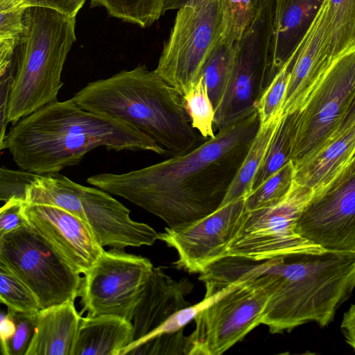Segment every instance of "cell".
I'll return each instance as SVG.
<instances>
[{
  "mask_svg": "<svg viewBox=\"0 0 355 355\" xmlns=\"http://www.w3.org/2000/svg\"><path fill=\"white\" fill-rule=\"evenodd\" d=\"M98 147L168 156L139 130L85 110L71 98L49 103L12 123L0 145L1 150H8L20 169L37 175L59 173L77 165L87 153Z\"/></svg>",
  "mask_w": 355,
  "mask_h": 355,
  "instance_id": "7a4b0ae2",
  "label": "cell"
},
{
  "mask_svg": "<svg viewBox=\"0 0 355 355\" xmlns=\"http://www.w3.org/2000/svg\"><path fill=\"white\" fill-rule=\"evenodd\" d=\"M26 1V0H0V1L7 2V3H10L15 4V5H22V6H24Z\"/></svg>",
  "mask_w": 355,
  "mask_h": 355,
  "instance_id": "ee69618b",
  "label": "cell"
},
{
  "mask_svg": "<svg viewBox=\"0 0 355 355\" xmlns=\"http://www.w3.org/2000/svg\"><path fill=\"white\" fill-rule=\"evenodd\" d=\"M245 281V280H244ZM244 281H238L227 287L220 291L217 293L209 296H205L204 299L194 305H190L176 312L171 316L164 324L152 331L146 337L134 343L144 341L155 336L162 334L176 332L184 327L196 318V316L205 309L212 304L217 300L234 289Z\"/></svg>",
  "mask_w": 355,
  "mask_h": 355,
  "instance_id": "e575fe53",
  "label": "cell"
},
{
  "mask_svg": "<svg viewBox=\"0 0 355 355\" xmlns=\"http://www.w3.org/2000/svg\"><path fill=\"white\" fill-rule=\"evenodd\" d=\"M23 215L77 272L85 274L104 251L89 225L57 206L24 203Z\"/></svg>",
  "mask_w": 355,
  "mask_h": 355,
  "instance_id": "9a60e30c",
  "label": "cell"
},
{
  "mask_svg": "<svg viewBox=\"0 0 355 355\" xmlns=\"http://www.w3.org/2000/svg\"><path fill=\"white\" fill-rule=\"evenodd\" d=\"M275 259L263 272L248 279L202 311L187 336V355L222 354L261 324L263 309L272 291Z\"/></svg>",
  "mask_w": 355,
  "mask_h": 355,
  "instance_id": "8992f818",
  "label": "cell"
},
{
  "mask_svg": "<svg viewBox=\"0 0 355 355\" xmlns=\"http://www.w3.org/2000/svg\"><path fill=\"white\" fill-rule=\"evenodd\" d=\"M297 112V110L282 116L263 162L254 177L252 192L291 161Z\"/></svg>",
  "mask_w": 355,
  "mask_h": 355,
  "instance_id": "cb8c5ba5",
  "label": "cell"
},
{
  "mask_svg": "<svg viewBox=\"0 0 355 355\" xmlns=\"http://www.w3.org/2000/svg\"><path fill=\"white\" fill-rule=\"evenodd\" d=\"M0 300L8 310L37 313L41 309L34 293L2 263H0Z\"/></svg>",
  "mask_w": 355,
  "mask_h": 355,
  "instance_id": "1f68e13d",
  "label": "cell"
},
{
  "mask_svg": "<svg viewBox=\"0 0 355 355\" xmlns=\"http://www.w3.org/2000/svg\"><path fill=\"white\" fill-rule=\"evenodd\" d=\"M153 267L146 257L116 248L104 250L82 278L80 315H114L132 322Z\"/></svg>",
  "mask_w": 355,
  "mask_h": 355,
  "instance_id": "7c38bea8",
  "label": "cell"
},
{
  "mask_svg": "<svg viewBox=\"0 0 355 355\" xmlns=\"http://www.w3.org/2000/svg\"><path fill=\"white\" fill-rule=\"evenodd\" d=\"M36 174L24 170L15 171L6 167L0 169V199L6 201L12 197L25 200L27 184Z\"/></svg>",
  "mask_w": 355,
  "mask_h": 355,
  "instance_id": "8d00e7d4",
  "label": "cell"
},
{
  "mask_svg": "<svg viewBox=\"0 0 355 355\" xmlns=\"http://www.w3.org/2000/svg\"><path fill=\"white\" fill-rule=\"evenodd\" d=\"M0 263L34 293L41 309L79 296L80 274L28 223L0 236Z\"/></svg>",
  "mask_w": 355,
  "mask_h": 355,
  "instance_id": "9c48e42d",
  "label": "cell"
},
{
  "mask_svg": "<svg viewBox=\"0 0 355 355\" xmlns=\"http://www.w3.org/2000/svg\"><path fill=\"white\" fill-rule=\"evenodd\" d=\"M132 322L114 315L81 318L73 355H120L132 343Z\"/></svg>",
  "mask_w": 355,
  "mask_h": 355,
  "instance_id": "7402d4cb",
  "label": "cell"
},
{
  "mask_svg": "<svg viewBox=\"0 0 355 355\" xmlns=\"http://www.w3.org/2000/svg\"><path fill=\"white\" fill-rule=\"evenodd\" d=\"M193 288L188 279L176 280L168 275L163 267H153L134 311L132 343L146 337L176 312L190 306L186 297Z\"/></svg>",
  "mask_w": 355,
  "mask_h": 355,
  "instance_id": "ac0fdd59",
  "label": "cell"
},
{
  "mask_svg": "<svg viewBox=\"0 0 355 355\" xmlns=\"http://www.w3.org/2000/svg\"><path fill=\"white\" fill-rule=\"evenodd\" d=\"M200 0H164L163 12L178 10L184 6Z\"/></svg>",
  "mask_w": 355,
  "mask_h": 355,
  "instance_id": "b9f144b4",
  "label": "cell"
},
{
  "mask_svg": "<svg viewBox=\"0 0 355 355\" xmlns=\"http://www.w3.org/2000/svg\"><path fill=\"white\" fill-rule=\"evenodd\" d=\"M259 126L256 111L187 153L127 173L93 175L87 182L158 216L169 227L182 226L220 207Z\"/></svg>",
  "mask_w": 355,
  "mask_h": 355,
  "instance_id": "6da1fadb",
  "label": "cell"
},
{
  "mask_svg": "<svg viewBox=\"0 0 355 355\" xmlns=\"http://www.w3.org/2000/svg\"><path fill=\"white\" fill-rule=\"evenodd\" d=\"M24 21L7 105L12 124L58 100L63 67L76 40V18L53 10L27 7Z\"/></svg>",
  "mask_w": 355,
  "mask_h": 355,
  "instance_id": "5b68a950",
  "label": "cell"
},
{
  "mask_svg": "<svg viewBox=\"0 0 355 355\" xmlns=\"http://www.w3.org/2000/svg\"><path fill=\"white\" fill-rule=\"evenodd\" d=\"M78 194L87 222L103 247L124 250L152 245L158 240L153 227L132 220L130 210L110 193L78 184Z\"/></svg>",
  "mask_w": 355,
  "mask_h": 355,
  "instance_id": "e0dca14e",
  "label": "cell"
},
{
  "mask_svg": "<svg viewBox=\"0 0 355 355\" xmlns=\"http://www.w3.org/2000/svg\"><path fill=\"white\" fill-rule=\"evenodd\" d=\"M334 60L355 46V0H327Z\"/></svg>",
  "mask_w": 355,
  "mask_h": 355,
  "instance_id": "f546056e",
  "label": "cell"
},
{
  "mask_svg": "<svg viewBox=\"0 0 355 355\" xmlns=\"http://www.w3.org/2000/svg\"><path fill=\"white\" fill-rule=\"evenodd\" d=\"M245 198L227 203L193 223L166 227L158 240L178 253L177 268L202 273L213 263L227 256V247L244 220Z\"/></svg>",
  "mask_w": 355,
  "mask_h": 355,
  "instance_id": "5bb4252c",
  "label": "cell"
},
{
  "mask_svg": "<svg viewBox=\"0 0 355 355\" xmlns=\"http://www.w3.org/2000/svg\"><path fill=\"white\" fill-rule=\"evenodd\" d=\"M355 98V46L336 57L297 110L291 161L295 166L341 128Z\"/></svg>",
  "mask_w": 355,
  "mask_h": 355,
  "instance_id": "52a82bcc",
  "label": "cell"
},
{
  "mask_svg": "<svg viewBox=\"0 0 355 355\" xmlns=\"http://www.w3.org/2000/svg\"><path fill=\"white\" fill-rule=\"evenodd\" d=\"M220 42L218 0L187 4L177 11L155 71L182 96Z\"/></svg>",
  "mask_w": 355,
  "mask_h": 355,
  "instance_id": "30bf717a",
  "label": "cell"
},
{
  "mask_svg": "<svg viewBox=\"0 0 355 355\" xmlns=\"http://www.w3.org/2000/svg\"><path fill=\"white\" fill-rule=\"evenodd\" d=\"M332 31L324 0L296 49L282 105V115L299 110L334 60Z\"/></svg>",
  "mask_w": 355,
  "mask_h": 355,
  "instance_id": "2e32d148",
  "label": "cell"
},
{
  "mask_svg": "<svg viewBox=\"0 0 355 355\" xmlns=\"http://www.w3.org/2000/svg\"><path fill=\"white\" fill-rule=\"evenodd\" d=\"M164 0H91L92 7H101L109 15L147 28L164 14Z\"/></svg>",
  "mask_w": 355,
  "mask_h": 355,
  "instance_id": "484cf974",
  "label": "cell"
},
{
  "mask_svg": "<svg viewBox=\"0 0 355 355\" xmlns=\"http://www.w3.org/2000/svg\"><path fill=\"white\" fill-rule=\"evenodd\" d=\"M86 0H26L24 6L53 10L66 17L76 18Z\"/></svg>",
  "mask_w": 355,
  "mask_h": 355,
  "instance_id": "f35d334b",
  "label": "cell"
},
{
  "mask_svg": "<svg viewBox=\"0 0 355 355\" xmlns=\"http://www.w3.org/2000/svg\"><path fill=\"white\" fill-rule=\"evenodd\" d=\"M15 326L10 314H1L0 324L1 349L3 350L15 331Z\"/></svg>",
  "mask_w": 355,
  "mask_h": 355,
  "instance_id": "60d3db41",
  "label": "cell"
},
{
  "mask_svg": "<svg viewBox=\"0 0 355 355\" xmlns=\"http://www.w3.org/2000/svg\"><path fill=\"white\" fill-rule=\"evenodd\" d=\"M81 318L72 300L40 309L26 355H73Z\"/></svg>",
  "mask_w": 355,
  "mask_h": 355,
  "instance_id": "44dd1931",
  "label": "cell"
},
{
  "mask_svg": "<svg viewBox=\"0 0 355 355\" xmlns=\"http://www.w3.org/2000/svg\"><path fill=\"white\" fill-rule=\"evenodd\" d=\"M324 0H275L267 85L293 54Z\"/></svg>",
  "mask_w": 355,
  "mask_h": 355,
  "instance_id": "d6986e66",
  "label": "cell"
},
{
  "mask_svg": "<svg viewBox=\"0 0 355 355\" xmlns=\"http://www.w3.org/2000/svg\"><path fill=\"white\" fill-rule=\"evenodd\" d=\"M294 174L295 167L290 161L245 198L247 210L271 206L282 200L293 185Z\"/></svg>",
  "mask_w": 355,
  "mask_h": 355,
  "instance_id": "4dcf8cb0",
  "label": "cell"
},
{
  "mask_svg": "<svg viewBox=\"0 0 355 355\" xmlns=\"http://www.w3.org/2000/svg\"><path fill=\"white\" fill-rule=\"evenodd\" d=\"M24 203L25 200L17 197L5 201L0 209V236L27 223L22 213Z\"/></svg>",
  "mask_w": 355,
  "mask_h": 355,
  "instance_id": "74e56055",
  "label": "cell"
},
{
  "mask_svg": "<svg viewBox=\"0 0 355 355\" xmlns=\"http://www.w3.org/2000/svg\"><path fill=\"white\" fill-rule=\"evenodd\" d=\"M71 99L85 110L139 130L168 156L187 153L207 140L192 126L180 94L144 64L90 82Z\"/></svg>",
  "mask_w": 355,
  "mask_h": 355,
  "instance_id": "3957f363",
  "label": "cell"
},
{
  "mask_svg": "<svg viewBox=\"0 0 355 355\" xmlns=\"http://www.w3.org/2000/svg\"><path fill=\"white\" fill-rule=\"evenodd\" d=\"M15 322V331L1 350L3 355H26L33 338L37 313H21L8 309Z\"/></svg>",
  "mask_w": 355,
  "mask_h": 355,
  "instance_id": "d590c367",
  "label": "cell"
},
{
  "mask_svg": "<svg viewBox=\"0 0 355 355\" xmlns=\"http://www.w3.org/2000/svg\"><path fill=\"white\" fill-rule=\"evenodd\" d=\"M262 313L271 334L308 323L329 324L355 288V252L322 248L277 258Z\"/></svg>",
  "mask_w": 355,
  "mask_h": 355,
  "instance_id": "277c9868",
  "label": "cell"
},
{
  "mask_svg": "<svg viewBox=\"0 0 355 355\" xmlns=\"http://www.w3.org/2000/svg\"><path fill=\"white\" fill-rule=\"evenodd\" d=\"M236 52V44L229 45L220 42L201 73L215 110L222 100L232 73Z\"/></svg>",
  "mask_w": 355,
  "mask_h": 355,
  "instance_id": "d4e9b609",
  "label": "cell"
},
{
  "mask_svg": "<svg viewBox=\"0 0 355 355\" xmlns=\"http://www.w3.org/2000/svg\"><path fill=\"white\" fill-rule=\"evenodd\" d=\"M275 0H259L256 16L236 44L227 87L215 110V130L230 127L257 111L267 86L273 33Z\"/></svg>",
  "mask_w": 355,
  "mask_h": 355,
  "instance_id": "ba28073f",
  "label": "cell"
},
{
  "mask_svg": "<svg viewBox=\"0 0 355 355\" xmlns=\"http://www.w3.org/2000/svg\"><path fill=\"white\" fill-rule=\"evenodd\" d=\"M340 329L346 343L355 352V304L344 313Z\"/></svg>",
  "mask_w": 355,
  "mask_h": 355,
  "instance_id": "ab89813d",
  "label": "cell"
},
{
  "mask_svg": "<svg viewBox=\"0 0 355 355\" xmlns=\"http://www.w3.org/2000/svg\"><path fill=\"white\" fill-rule=\"evenodd\" d=\"M312 195L311 189L294 182L279 202L248 211L227 256L263 261L322 248L295 232L297 218Z\"/></svg>",
  "mask_w": 355,
  "mask_h": 355,
  "instance_id": "8fae6325",
  "label": "cell"
},
{
  "mask_svg": "<svg viewBox=\"0 0 355 355\" xmlns=\"http://www.w3.org/2000/svg\"><path fill=\"white\" fill-rule=\"evenodd\" d=\"M259 0H218L220 42L237 44L252 24Z\"/></svg>",
  "mask_w": 355,
  "mask_h": 355,
  "instance_id": "4316f807",
  "label": "cell"
},
{
  "mask_svg": "<svg viewBox=\"0 0 355 355\" xmlns=\"http://www.w3.org/2000/svg\"><path fill=\"white\" fill-rule=\"evenodd\" d=\"M353 124H355V98L340 130Z\"/></svg>",
  "mask_w": 355,
  "mask_h": 355,
  "instance_id": "7bdbcfd3",
  "label": "cell"
},
{
  "mask_svg": "<svg viewBox=\"0 0 355 355\" xmlns=\"http://www.w3.org/2000/svg\"><path fill=\"white\" fill-rule=\"evenodd\" d=\"M192 126L206 139L215 137V109L203 78L191 85L182 96Z\"/></svg>",
  "mask_w": 355,
  "mask_h": 355,
  "instance_id": "f1b7e54d",
  "label": "cell"
},
{
  "mask_svg": "<svg viewBox=\"0 0 355 355\" xmlns=\"http://www.w3.org/2000/svg\"><path fill=\"white\" fill-rule=\"evenodd\" d=\"M355 157V124L340 130L315 153L295 167L294 182L318 191Z\"/></svg>",
  "mask_w": 355,
  "mask_h": 355,
  "instance_id": "ffe728a7",
  "label": "cell"
},
{
  "mask_svg": "<svg viewBox=\"0 0 355 355\" xmlns=\"http://www.w3.org/2000/svg\"><path fill=\"white\" fill-rule=\"evenodd\" d=\"M282 114L260 124L248 153L234 177L220 206L247 198L252 192L254 177L261 167Z\"/></svg>",
  "mask_w": 355,
  "mask_h": 355,
  "instance_id": "603a6c76",
  "label": "cell"
},
{
  "mask_svg": "<svg viewBox=\"0 0 355 355\" xmlns=\"http://www.w3.org/2000/svg\"><path fill=\"white\" fill-rule=\"evenodd\" d=\"M26 7L0 1V76L12 68V58L24 30Z\"/></svg>",
  "mask_w": 355,
  "mask_h": 355,
  "instance_id": "83f0119b",
  "label": "cell"
},
{
  "mask_svg": "<svg viewBox=\"0 0 355 355\" xmlns=\"http://www.w3.org/2000/svg\"><path fill=\"white\" fill-rule=\"evenodd\" d=\"M295 54L296 50L263 92L257 106L260 124L266 123L275 116L282 114V105Z\"/></svg>",
  "mask_w": 355,
  "mask_h": 355,
  "instance_id": "d6a6232c",
  "label": "cell"
},
{
  "mask_svg": "<svg viewBox=\"0 0 355 355\" xmlns=\"http://www.w3.org/2000/svg\"><path fill=\"white\" fill-rule=\"evenodd\" d=\"M184 329L176 332L162 334L144 341L132 343L124 348L120 355H187V336Z\"/></svg>",
  "mask_w": 355,
  "mask_h": 355,
  "instance_id": "836d02e7",
  "label": "cell"
},
{
  "mask_svg": "<svg viewBox=\"0 0 355 355\" xmlns=\"http://www.w3.org/2000/svg\"><path fill=\"white\" fill-rule=\"evenodd\" d=\"M295 232L322 249L355 252V157L313 193L297 218Z\"/></svg>",
  "mask_w": 355,
  "mask_h": 355,
  "instance_id": "4fadbf2b",
  "label": "cell"
}]
</instances>
